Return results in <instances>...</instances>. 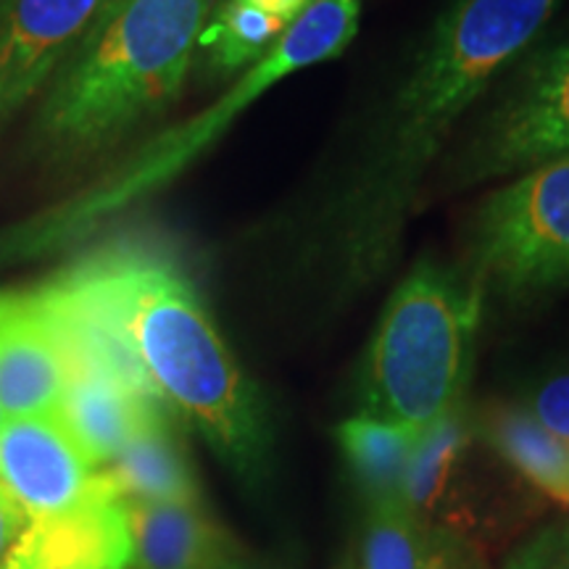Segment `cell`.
Listing matches in <instances>:
<instances>
[{
  "label": "cell",
  "mask_w": 569,
  "mask_h": 569,
  "mask_svg": "<svg viewBox=\"0 0 569 569\" xmlns=\"http://www.w3.org/2000/svg\"><path fill=\"white\" fill-rule=\"evenodd\" d=\"M561 0H451L369 124L303 240L322 288L365 293L393 264L430 163L469 109L540 38Z\"/></svg>",
  "instance_id": "obj_1"
},
{
  "label": "cell",
  "mask_w": 569,
  "mask_h": 569,
  "mask_svg": "<svg viewBox=\"0 0 569 569\" xmlns=\"http://www.w3.org/2000/svg\"><path fill=\"white\" fill-rule=\"evenodd\" d=\"M80 267L153 396L224 465L259 478L269 459L264 403L193 284L169 261L138 251L92 256Z\"/></svg>",
  "instance_id": "obj_2"
},
{
  "label": "cell",
  "mask_w": 569,
  "mask_h": 569,
  "mask_svg": "<svg viewBox=\"0 0 569 569\" xmlns=\"http://www.w3.org/2000/svg\"><path fill=\"white\" fill-rule=\"evenodd\" d=\"M213 0H111L63 63L42 130L63 151H92L180 92Z\"/></svg>",
  "instance_id": "obj_3"
},
{
  "label": "cell",
  "mask_w": 569,
  "mask_h": 569,
  "mask_svg": "<svg viewBox=\"0 0 569 569\" xmlns=\"http://www.w3.org/2000/svg\"><path fill=\"white\" fill-rule=\"evenodd\" d=\"M482 303L467 274L430 261L411 269L369 343L359 415L425 436L461 409Z\"/></svg>",
  "instance_id": "obj_4"
},
{
  "label": "cell",
  "mask_w": 569,
  "mask_h": 569,
  "mask_svg": "<svg viewBox=\"0 0 569 569\" xmlns=\"http://www.w3.org/2000/svg\"><path fill=\"white\" fill-rule=\"evenodd\" d=\"M361 0H311L298 17L284 27V32L274 40V46L253 63L251 69L224 92L211 109L198 113L190 124L180 127L177 132L163 134L156 146L134 156L130 167H124L117 177L92 190L88 198L71 209L67 227H84L106 213L122 209L138 201L161 182L172 180L180 169L196 153H201L209 142L230 127L232 117L246 111L248 106L259 101L267 90L288 80L296 71H303L317 63L336 59L353 40L359 30Z\"/></svg>",
  "instance_id": "obj_5"
},
{
  "label": "cell",
  "mask_w": 569,
  "mask_h": 569,
  "mask_svg": "<svg viewBox=\"0 0 569 569\" xmlns=\"http://www.w3.org/2000/svg\"><path fill=\"white\" fill-rule=\"evenodd\" d=\"M467 277L486 296L528 303L569 288V153L496 190L472 227Z\"/></svg>",
  "instance_id": "obj_6"
},
{
  "label": "cell",
  "mask_w": 569,
  "mask_h": 569,
  "mask_svg": "<svg viewBox=\"0 0 569 569\" xmlns=\"http://www.w3.org/2000/svg\"><path fill=\"white\" fill-rule=\"evenodd\" d=\"M569 153V38L530 53L453 156L451 182L522 174Z\"/></svg>",
  "instance_id": "obj_7"
},
{
  "label": "cell",
  "mask_w": 569,
  "mask_h": 569,
  "mask_svg": "<svg viewBox=\"0 0 569 569\" xmlns=\"http://www.w3.org/2000/svg\"><path fill=\"white\" fill-rule=\"evenodd\" d=\"M0 486L27 519L71 511L109 486L59 415L6 417L0 425Z\"/></svg>",
  "instance_id": "obj_8"
},
{
  "label": "cell",
  "mask_w": 569,
  "mask_h": 569,
  "mask_svg": "<svg viewBox=\"0 0 569 569\" xmlns=\"http://www.w3.org/2000/svg\"><path fill=\"white\" fill-rule=\"evenodd\" d=\"M111 0H3L0 117L27 101L84 40Z\"/></svg>",
  "instance_id": "obj_9"
},
{
  "label": "cell",
  "mask_w": 569,
  "mask_h": 569,
  "mask_svg": "<svg viewBox=\"0 0 569 569\" xmlns=\"http://www.w3.org/2000/svg\"><path fill=\"white\" fill-rule=\"evenodd\" d=\"M130 511L109 478V486L82 507L27 519L0 569H130Z\"/></svg>",
  "instance_id": "obj_10"
},
{
  "label": "cell",
  "mask_w": 569,
  "mask_h": 569,
  "mask_svg": "<svg viewBox=\"0 0 569 569\" xmlns=\"http://www.w3.org/2000/svg\"><path fill=\"white\" fill-rule=\"evenodd\" d=\"M69 365L34 293H0V409L56 415Z\"/></svg>",
  "instance_id": "obj_11"
},
{
  "label": "cell",
  "mask_w": 569,
  "mask_h": 569,
  "mask_svg": "<svg viewBox=\"0 0 569 569\" xmlns=\"http://www.w3.org/2000/svg\"><path fill=\"white\" fill-rule=\"evenodd\" d=\"M161 409L167 407L159 398L140 393L106 369L71 365L56 415L84 457L96 467H106L130 443L140 425Z\"/></svg>",
  "instance_id": "obj_12"
},
{
  "label": "cell",
  "mask_w": 569,
  "mask_h": 569,
  "mask_svg": "<svg viewBox=\"0 0 569 569\" xmlns=\"http://www.w3.org/2000/svg\"><path fill=\"white\" fill-rule=\"evenodd\" d=\"M127 511L130 569H222L234 553L232 540L206 515L201 501H127Z\"/></svg>",
  "instance_id": "obj_13"
},
{
  "label": "cell",
  "mask_w": 569,
  "mask_h": 569,
  "mask_svg": "<svg viewBox=\"0 0 569 569\" xmlns=\"http://www.w3.org/2000/svg\"><path fill=\"white\" fill-rule=\"evenodd\" d=\"M361 569H486L469 543L407 507H367Z\"/></svg>",
  "instance_id": "obj_14"
},
{
  "label": "cell",
  "mask_w": 569,
  "mask_h": 569,
  "mask_svg": "<svg viewBox=\"0 0 569 569\" xmlns=\"http://www.w3.org/2000/svg\"><path fill=\"white\" fill-rule=\"evenodd\" d=\"M101 469L127 501H201L188 453L169 422L167 409L148 417L117 459Z\"/></svg>",
  "instance_id": "obj_15"
},
{
  "label": "cell",
  "mask_w": 569,
  "mask_h": 569,
  "mask_svg": "<svg viewBox=\"0 0 569 569\" xmlns=\"http://www.w3.org/2000/svg\"><path fill=\"white\" fill-rule=\"evenodd\" d=\"M422 438L409 427L367 415H356L338 427L340 451L367 507H407L409 469Z\"/></svg>",
  "instance_id": "obj_16"
},
{
  "label": "cell",
  "mask_w": 569,
  "mask_h": 569,
  "mask_svg": "<svg viewBox=\"0 0 569 569\" xmlns=\"http://www.w3.org/2000/svg\"><path fill=\"white\" fill-rule=\"evenodd\" d=\"M488 438L525 478L549 496L569 503V451L528 411H498L490 419Z\"/></svg>",
  "instance_id": "obj_17"
},
{
  "label": "cell",
  "mask_w": 569,
  "mask_h": 569,
  "mask_svg": "<svg viewBox=\"0 0 569 569\" xmlns=\"http://www.w3.org/2000/svg\"><path fill=\"white\" fill-rule=\"evenodd\" d=\"M284 27L288 24L282 19L269 17L243 0H224L217 11H211L198 46L209 51V59L217 69H251L274 46Z\"/></svg>",
  "instance_id": "obj_18"
},
{
  "label": "cell",
  "mask_w": 569,
  "mask_h": 569,
  "mask_svg": "<svg viewBox=\"0 0 569 569\" xmlns=\"http://www.w3.org/2000/svg\"><path fill=\"white\" fill-rule=\"evenodd\" d=\"M507 569H569V522L525 540L509 557Z\"/></svg>",
  "instance_id": "obj_19"
},
{
  "label": "cell",
  "mask_w": 569,
  "mask_h": 569,
  "mask_svg": "<svg viewBox=\"0 0 569 569\" xmlns=\"http://www.w3.org/2000/svg\"><path fill=\"white\" fill-rule=\"evenodd\" d=\"M528 415L569 451V375H559L532 396Z\"/></svg>",
  "instance_id": "obj_20"
},
{
  "label": "cell",
  "mask_w": 569,
  "mask_h": 569,
  "mask_svg": "<svg viewBox=\"0 0 569 569\" xmlns=\"http://www.w3.org/2000/svg\"><path fill=\"white\" fill-rule=\"evenodd\" d=\"M27 517L19 509V503L13 501L9 490L0 486V561H3L6 551L11 549L13 540L19 538V532L24 530Z\"/></svg>",
  "instance_id": "obj_21"
},
{
  "label": "cell",
  "mask_w": 569,
  "mask_h": 569,
  "mask_svg": "<svg viewBox=\"0 0 569 569\" xmlns=\"http://www.w3.org/2000/svg\"><path fill=\"white\" fill-rule=\"evenodd\" d=\"M243 3L269 13V17L282 19L284 24H290V21H293L298 13L303 11L311 0H243Z\"/></svg>",
  "instance_id": "obj_22"
},
{
  "label": "cell",
  "mask_w": 569,
  "mask_h": 569,
  "mask_svg": "<svg viewBox=\"0 0 569 569\" xmlns=\"http://www.w3.org/2000/svg\"><path fill=\"white\" fill-rule=\"evenodd\" d=\"M222 569H272V567H264V565H256V561H248V559H243L240 557L238 551L232 553L230 559H227V565L222 567Z\"/></svg>",
  "instance_id": "obj_23"
},
{
  "label": "cell",
  "mask_w": 569,
  "mask_h": 569,
  "mask_svg": "<svg viewBox=\"0 0 569 569\" xmlns=\"http://www.w3.org/2000/svg\"><path fill=\"white\" fill-rule=\"evenodd\" d=\"M3 422H6V411L0 409V425H3Z\"/></svg>",
  "instance_id": "obj_24"
}]
</instances>
